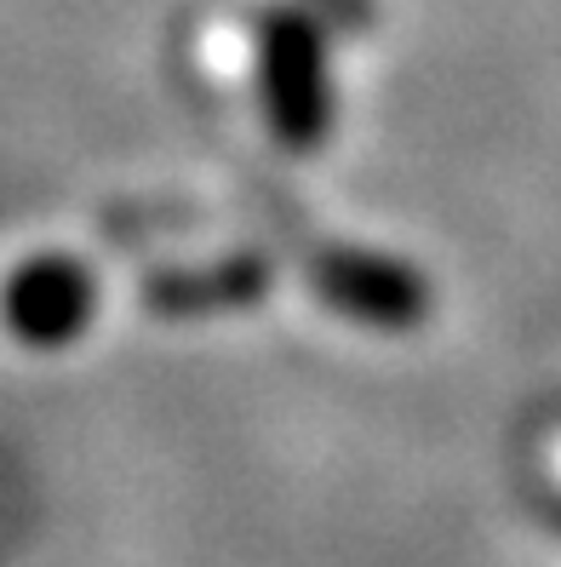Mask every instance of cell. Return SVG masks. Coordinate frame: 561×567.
<instances>
[{
  "label": "cell",
  "mask_w": 561,
  "mask_h": 567,
  "mask_svg": "<svg viewBox=\"0 0 561 567\" xmlns=\"http://www.w3.org/2000/svg\"><path fill=\"white\" fill-rule=\"evenodd\" d=\"M263 104L287 144H315L326 132V70L321 41L304 18H276L263 47Z\"/></svg>",
  "instance_id": "6da1fadb"
},
{
  "label": "cell",
  "mask_w": 561,
  "mask_h": 567,
  "mask_svg": "<svg viewBox=\"0 0 561 567\" xmlns=\"http://www.w3.org/2000/svg\"><path fill=\"white\" fill-rule=\"evenodd\" d=\"M86 310H92V281L70 264H35L12 287V321L29 339H63L86 321Z\"/></svg>",
  "instance_id": "7a4b0ae2"
},
{
  "label": "cell",
  "mask_w": 561,
  "mask_h": 567,
  "mask_svg": "<svg viewBox=\"0 0 561 567\" xmlns=\"http://www.w3.org/2000/svg\"><path fill=\"white\" fill-rule=\"evenodd\" d=\"M326 292H333V305L367 316V321H413L424 310V292L407 270H395V264H373V258H344L326 270Z\"/></svg>",
  "instance_id": "3957f363"
}]
</instances>
